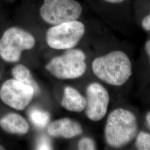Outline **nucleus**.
Segmentation results:
<instances>
[{
  "label": "nucleus",
  "instance_id": "1",
  "mask_svg": "<svg viewBox=\"0 0 150 150\" xmlns=\"http://www.w3.org/2000/svg\"><path fill=\"white\" fill-rule=\"evenodd\" d=\"M92 69L100 80L113 86L123 85L132 75L131 61L121 51H113L95 59Z\"/></svg>",
  "mask_w": 150,
  "mask_h": 150
},
{
  "label": "nucleus",
  "instance_id": "2",
  "mask_svg": "<svg viewBox=\"0 0 150 150\" xmlns=\"http://www.w3.org/2000/svg\"><path fill=\"white\" fill-rule=\"evenodd\" d=\"M137 131L138 123L134 113L119 108L112 111L108 116L105 138L111 147L121 148L134 139Z\"/></svg>",
  "mask_w": 150,
  "mask_h": 150
},
{
  "label": "nucleus",
  "instance_id": "3",
  "mask_svg": "<svg viewBox=\"0 0 150 150\" xmlns=\"http://www.w3.org/2000/svg\"><path fill=\"white\" fill-rule=\"evenodd\" d=\"M86 55L80 49L71 48L62 55L51 59L46 69L59 79H75L83 76L86 70Z\"/></svg>",
  "mask_w": 150,
  "mask_h": 150
},
{
  "label": "nucleus",
  "instance_id": "4",
  "mask_svg": "<svg viewBox=\"0 0 150 150\" xmlns=\"http://www.w3.org/2000/svg\"><path fill=\"white\" fill-rule=\"evenodd\" d=\"M36 40L30 33L18 27L6 30L0 39V57L7 62H18L25 50L32 49Z\"/></svg>",
  "mask_w": 150,
  "mask_h": 150
},
{
  "label": "nucleus",
  "instance_id": "5",
  "mask_svg": "<svg viewBox=\"0 0 150 150\" xmlns=\"http://www.w3.org/2000/svg\"><path fill=\"white\" fill-rule=\"evenodd\" d=\"M85 31L84 25L74 20L54 25L46 32L48 46L55 50H69L79 42Z\"/></svg>",
  "mask_w": 150,
  "mask_h": 150
},
{
  "label": "nucleus",
  "instance_id": "6",
  "mask_svg": "<svg viewBox=\"0 0 150 150\" xmlns=\"http://www.w3.org/2000/svg\"><path fill=\"white\" fill-rule=\"evenodd\" d=\"M82 12L81 6L75 0H44L40 10L43 21L53 25L77 20Z\"/></svg>",
  "mask_w": 150,
  "mask_h": 150
},
{
  "label": "nucleus",
  "instance_id": "7",
  "mask_svg": "<svg viewBox=\"0 0 150 150\" xmlns=\"http://www.w3.org/2000/svg\"><path fill=\"white\" fill-rule=\"evenodd\" d=\"M35 94L32 86L15 79L5 81L0 88V98L8 106L23 110L31 101Z\"/></svg>",
  "mask_w": 150,
  "mask_h": 150
},
{
  "label": "nucleus",
  "instance_id": "8",
  "mask_svg": "<svg viewBox=\"0 0 150 150\" xmlns=\"http://www.w3.org/2000/svg\"><path fill=\"white\" fill-rule=\"evenodd\" d=\"M86 115L91 121H98L107 113L110 96L107 90L98 83H92L86 88Z\"/></svg>",
  "mask_w": 150,
  "mask_h": 150
},
{
  "label": "nucleus",
  "instance_id": "9",
  "mask_svg": "<svg viewBox=\"0 0 150 150\" xmlns=\"http://www.w3.org/2000/svg\"><path fill=\"white\" fill-rule=\"evenodd\" d=\"M47 132L54 137L70 139L82 134L83 129L80 124L69 118L54 121L48 125Z\"/></svg>",
  "mask_w": 150,
  "mask_h": 150
},
{
  "label": "nucleus",
  "instance_id": "10",
  "mask_svg": "<svg viewBox=\"0 0 150 150\" xmlns=\"http://www.w3.org/2000/svg\"><path fill=\"white\" fill-rule=\"evenodd\" d=\"M0 126L6 132L12 134H26L30 129L26 120L15 113H8L1 118Z\"/></svg>",
  "mask_w": 150,
  "mask_h": 150
},
{
  "label": "nucleus",
  "instance_id": "11",
  "mask_svg": "<svg viewBox=\"0 0 150 150\" xmlns=\"http://www.w3.org/2000/svg\"><path fill=\"white\" fill-rule=\"evenodd\" d=\"M61 105L66 110L74 112H81L85 109L86 98L74 88L66 86Z\"/></svg>",
  "mask_w": 150,
  "mask_h": 150
},
{
  "label": "nucleus",
  "instance_id": "12",
  "mask_svg": "<svg viewBox=\"0 0 150 150\" xmlns=\"http://www.w3.org/2000/svg\"><path fill=\"white\" fill-rule=\"evenodd\" d=\"M12 74L14 79L27 85L32 86L35 93L38 94L40 93V87L36 81L34 80L31 71L27 67L23 64H17L12 70Z\"/></svg>",
  "mask_w": 150,
  "mask_h": 150
},
{
  "label": "nucleus",
  "instance_id": "13",
  "mask_svg": "<svg viewBox=\"0 0 150 150\" xmlns=\"http://www.w3.org/2000/svg\"><path fill=\"white\" fill-rule=\"evenodd\" d=\"M32 123L38 129H43L48 125L50 115L49 113L39 108H32L28 113Z\"/></svg>",
  "mask_w": 150,
  "mask_h": 150
},
{
  "label": "nucleus",
  "instance_id": "14",
  "mask_svg": "<svg viewBox=\"0 0 150 150\" xmlns=\"http://www.w3.org/2000/svg\"><path fill=\"white\" fill-rule=\"evenodd\" d=\"M135 145L139 150H150V134L141 131L136 137Z\"/></svg>",
  "mask_w": 150,
  "mask_h": 150
},
{
  "label": "nucleus",
  "instance_id": "15",
  "mask_svg": "<svg viewBox=\"0 0 150 150\" xmlns=\"http://www.w3.org/2000/svg\"><path fill=\"white\" fill-rule=\"evenodd\" d=\"M78 149L80 150H96V144L93 139L85 137L79 141L78 143Z\"/></svg>",
  "mask_w": 150,
  "mask_h": 150
},
{
  "label": "nucleus",
  "instance_id": "16",
  "mask_svg": "<svg viewBox=\"0 0 150 150\" xmlns=\"http://www.w3.org/2000/svg\"><path fill=\"white\" fill-rule=\"evenodd\" d=\"M36 148L37 150H52V146L50 139L47 137L43 136L38 139Z\"/></svg>",
  "mask_w": 150,
  "mask_h": 150
},
{
  "label": "nucleus",
  "instance_id": "17",
  "mask_svg": "<svg viewBox=\"0 0 150 150\" xmlns=\"http://www.w3.org/2000/svg\"><path fill=\"white\" fill-rule=\"evenodd\" d=\"M142 26L146 31H150V14L146 16L142 20Z\"/></svg>",
  "mask_w": 150,
  "mask_h": 150
},
{
  "label": "nucleus",
  "instance_id": "18",
  "mask_svg": "<svg viewBox=\"0 0 150 150\" xmlns=\"http://www.w3.org/2000/svg\"><path fill=\"white\" fill-rule=\"evenodd\" d=\"M145 50L149 57L150 64V40H149L145 45Z\"/></svg>",
  "mask_w": 150,
  "mask_h": 150
},
{
  "label": "nucleus",
  "instance_id": "19",
  "mask_svg": "<svg viewBox=\"0 0 150 150\" xmlns=\"http://www.w3.org/2000/svg\"><path fill=\"white\" fill-rule=\"evenodd\" d=\"M104 1L111 4H119L123 2L125 0H104Z\"/></svg>",
  "mask_w": 150,
  "mask_h": 150
},
{
  "label": "nucleus",
  "instance_id": "20",
  "mask_svg": "<svg viewBox=\"0 0 150 150\" xmlns=\"http://www.w3.org/2000/svg\"><path fill=\"white\" fill-rule=\"evenodd\" d=\"M146 120H147V122L149 124V125H150V111H149V112L147 113L146 116Z\"/></svg>",
  "mask_w": 150,
  "mask_h": 150
},
{
  "label": "nucleus",
  "instance_id": "21",
  "mask_svg": "<svg viewBox=\"0 0 150 150\" xmlns=\"http://www.w3.org/2000/svg\"><path fill=\"white\" fill-rule=\"evenodd\" d=\"M0 150H5V149L2 146H0Z\"/></svg>",
  "mask_w": 150,
  "mask_h": 150
}]
</instances>
